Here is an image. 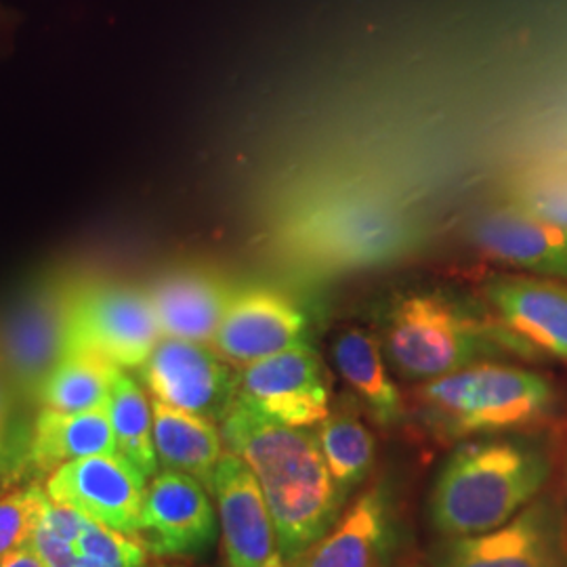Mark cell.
<instances>
[{
  "mask_svg": "<svg viewBox=\"0 0 567 567\" xmlns=\"http://www.w3.org/2000/svg\"><path fill=\"white\" fill-rule=\"evenodd\" d=\"M221 435L225 447L255 473L286 567L292 566L339 519L347 501L326 465L316 431L280 425L234 400Z\"/></svg>",
  "mask_w": 567,
  "mask_h": 567,
  "instance_id": "1",
  "label": "cell"
},
{
  "mask_svg": "<svg viewBox=\"0 0 567 567\" xmlns=\"http://www.w3.org/2000/svg\"><path fill=\"white\" fill-rule=\"evenodd\" d=\"M550 477L547 452L519 437L475 440L456 447L431 489L429 519L444 538L475 536L511 522Z\"/></svg>",
  "mask_w": 567,
  "mask_h": 567,
  "instance_id": "2",
  "label": "cell"
},
{
  "mask_svg": "<svg viewBox=\"0 0 567 567\" xmlns=\"http://www.w3.org/2000/svg\"><path fill=\"white\" fill-rule=\"evenodd\" d=\"M379 341L391 368L416 383L508 353H534L494 313H477L454 297L426 290L405 292L389 303Z\"/></svg>",
  "mask_w": 567,
  "mask_h": 567,
  "instance_id": "3",
  "label": "cell"
},
{
  "mask_svg": "<svg viewBox=\"0 0 567 567\" xmlns=\"http://www.w3.org/2000/svg\"><path fill=\"white\" fill-rule=\"evenodd\" d=\"M416 402L440 440L463 442L538 426L557 395L547 377L487 360L426 381L416 389Z\"/></svg>",
  "mask_w": 567,
  "mask_h": 567,
  "instance_id": "4",
  "label": "cell"
},
{
  "mask_svg": "<svg viewBox=\"0 0 567 567\" xmlns=\"http://www.w3.org/2000/svg\"><path fill=\"white\" fill-rule=\"evenodd\" d=\"M163 330L145 288L93 284L74 288L68 318V355L100 358L122 370H140Z\"/></svg>",
  "mask_w": 567,
  "mask_h": 567,
  "instance_id": "5",
  "label": "cell"
},
{
  "mask_svg": "<svg viewBox=\"0 0 567 567\" xmlns=\"http://www.w3.org/2000/svg\"><path fill=\"white\" fill-rule=\"evenodd\" d=\"M433 567H567V513L553 496L529 503L511 522L475 536L444 538Z\"/></svg>",
  "mask_w": 567,
  "mask_h": 567,
  "instance_id": "6",
  "label": "cell"
},
{
  "mask_svg": "<svg viewBox=\"0 0 567 567\" xmlns=\"http://www.w3.org/2000/svg\"><path fill=\"white\" fill-rule=\"evenodd\" d=\"M76 286L47 282L21 301L0 330V368L20 398L34 402L68 355V318Z\"/></svg>",
  "mask_w": 567,
  "mask_h": 567,
  "instance_id": "7",
  "label": "cell"
},
{
  "mask_svg": "<svg viewBox=\"0 0 567 567\" xmlns=\"http://www.w3.org/2000/svg\"><path fill=\"white\" fill-rule=\"evenodd\" d=\"M236 400L280 425L311 429L330 414L332 385L318 351L299 344L243 365Z\"/></svg>",
  "mask_w": 567,
  "mask_h": 567,
  "instance_id": "8",
  "label": "cell"
},
{
  "mask_svg": "<svg viewBox=\"0 0 567 567\" xmlns=\"http://www.w3.org/2000/svg\"><path fill=\"white\" fill-rule=\"evenodd\" d=\"M140 377L156 402L217 425L236 400L238 372L206 343L163 337L140 368Z\"/></svg>",
  "mask_w": 567,
  "mask_h": 567,
  "instance_id": "9",
  "label": "cell"
},
{
  "mask_svg": "<svg viewBox=\"0 0 567 567\" xmlns=\"http://www.w3.org/2000/svg\"><path fill=\"white\" fill-rule=\"evenodd\" d=\"M49 498L122 534L140 536L147 477L121 452L95 454L55 468Z\"/></svg>",
  "mask_w": 567,
  "mask_h": 567,
  "instance_id": "10",
  "label": "cell"
},
{
  "mask_svg": "<svg viewBox=\"0 0 567 567\" xmlns=\"http://www.w3.org/2000/svg\"><path fill=\"white\" fill-rule=\"evenodd\" d=\"M219 519L208 487L196 477L164 468L145 492L140 538L150 555L189 559L208 553L217 540Z\"/></svg>",
  "mask_w": 567,
  "mask_h": 567,
  "instance_id": "11",
  "label": "cell"
},
{
  "mask_svg": "<svg viewBox=\"0 0 567 567\" xmlns=\"http://www.w3.org/2000/svg\"><path fill=\"white\" fill-rule=\"evenodd\" d=\"M208 492L217 505L225 567H286L261 486L238 454L224 452Z\"/></svg>",
  "mask_w": 567,
  "mask_h": 567,
  "instance_id": "12",
  "label": "cell"
},
{
  "mask_svg": "<svg viewBox=\"0 0 567 567\" xmlns=\"http://www.w3.org/2000/svg\"><path fill=\"white\" fill-rule=\"evenodd\" d=\"M309 316L295 299L274 288H248L231 299L210 347L225 362L243 368L309 344Z\"/></svg>",
  "mask_w": 567,
  "mask_h": 567,
  "instance_id": "13",
  "label": "cell"
},
{
  "mask_svg": "<svg viewBox=\"0 0 567 567\" xmlns=\"http://www.w3.org/2000/svg\"><path fill=\"white\" fill-rule=\"evenodd\" d=\"M25 548L44 567H147L150 557L140 536L110 529L53 501Z\"/></svg>",
  "mask_w": 567,
  "mask_h": 567,
  "instance_id": "14",
  "label": "cell"
},
{
  "mask_svg": "<svg viewBox=\"0 0 567 567\" xmlns=\"http://www.w3.org/2000/svg\"><path fill=\"white\" fill-rule=\"evenodd\" d=\"M484 299L501 324L532 351L567 362V284L532 276H492Z\"/></svg>",
  "mask_w": 567,
  "mask_h": 567,
  "instance_id": "15",
  "label": "cell"
},
{
  "mask_svg": "<svg viewBox=\"0 0 567 567\" xmlns=\"http://www.w3.org/2000/svg\"><path fill=\"white\" fill-rule=\"evenodd\" d=\"M473 243L501 264L548 278H567V229L526 210L501 204L484 210L471 225Z\"/></svg>",
  "mask_w": 567,
  "mask_h": 567,
  "instance_id": "16",
  "label": "cell"
},
{
  "mask_svg": "<svg viewBox=\"0 0 567 567\" xmlns=\"http://www.w3.org/2000/svg\"><path fill=\"white\" fill-rule=\"evenodd\" d=\"M393 540L385 484L365 487L324 536L288 567H383Z\"/></svg>",
  "mask_w": 567,
  "mask_h": 567,
  "instance_id": "17",
  "label": "cell"
},
{
  "mask_svg": "<svg viewBox=\"0 0 567 567\" xmlns=\"http://www.w3.org/2000/svg\"><path fill=\"white\" fill-rule=\"evenodd\" d=\"M163 337L213 343L236 290L204 269H179L145 288Z\"/></svg>",
  "mask_w": 567,
  "mask_h": 567,
  "instance_id": "18",
  "label": "cell"
},
{
  "mask_svg": "<svg viewBox=\"0 0 567 567\" xmlns=\"http://www.w3.org/2000/svg\"><path fill=\"white\" fill-rule=\"evenodd\" d=\"M330 353L344 385L377 425L395 426L404 421V395L391 379L379 337L362 328H347L334 337Z\"/></svg>",
  "mask_w": 567,
  "mask_h": 567,
  "instance_id": "19",
  "label": "cell"
},
{
  "mask_svg": "<svg viewBox=\"0 0 567 567\" xmlns=\"http://www.w3.org/2000/svg\"><path fill=\"white\" fill-rule=\"evenodd\" d=\"M114 452L118 450L105 410L61 412L41 408L30 426L25 468L49 477L65 463Z\"/></svg>",
  "mask_w": 567,
  "mask_h": 567,
  "instance_id": "20",
  "label": "cell"
},
{
  "mask_svg": "<svg viewBox=\"0 0 567 567\" xmlns=\"http://www.w3.org/2000/svg\"><path fill=\"white\" fill-rule=\"evenodd\" d=\"M152 410L158 463L210 486L213 473L225 452L224 435L217 423L156 400H152Z\"/></svg>",
  "mask_w": 567,
  "mask_h": 567,
  "instance_id": "21",
  "label": "cell"
},
{
  "mask_svg": "<svg viewBox=\"0 0 567 567\" xmlns=\"http://www.w3.org/2000/svg\"><path fill=\"white\" fill-rule=\"evenodd\" d=\"M105 412L114 431L116 450L152 480L161 466L154 446V410L142 383L122 368L112 372Z\"/></svg>",
  "mask_w": 567,
  "mask_h": 567,
  "instance_id": "22",
  "label": "cell"
},
{
  "mask_svg": "<svg viewBox=\"0 0 567 567\" xmlns=\"http://www.w3.org/2000/svg\"><path fill=\"white\" fill-rule=\"evenodd\" d=\"M114 368L116 365H110L93 355L70 353L44 379L34 395V404L61 412L105 410Z\"/></svg>",
  "mask_w": 567,
  "mask_h": 567,
  "instance_id": "23",
  "label": "cell"
},
{
  "mask_svg": "<svg viewBox=\"0 0 567 567\" xmlns=\"http://www.w3.org/2000/svg\"><path fill=\"white\" fill-rule=\"evenodd\" d=\"M316 435L332 480L349 496L365 482L374 466V435L358 416L349 412H330L316 429Z\"/></svg>",
  "mask_w": 567,
  "mask_h": 567,
  "instance_id": "24",
  "label": "cell"
},
{
  "mask_svg": "<svg viewBox=\"0 0 567 567\" xmlns=\"http://www.w3.org/2000/svg\"><path fill=\"white\" fill-rule=\"evenodd\" d=\"M505 203L567 229V166L529 171L508 187Z\"/></svg>",
  "mask_w": 567,
  "mask_h": 567,
  "instance_id": "25",
  "label": "cell"
},
{
  "mask_svg": "<svg viewBox=\"0 0 567 567\" xmlns=\"http://www.w3.org/2000/svg\"><path fill=\"white\" fill-rule=\"evenodd\" d=\"M51 498L44 486H28L0 494V561L28 547Z\"/></svg>",
  "mask_w": 567,
  "mask_h": 567,
  "instance_id": "26",
  "label": "cell"
},
{
  "mask_svg": "<svg viewBox=\"0 0 567 567\" xmlns=\"http://www.w3.org/2000/svg\"><path fill=\"white\" fill-rule=\"evenodd\" d=\"M16 389L7 381L0 368V480L25 471L30 426L18 416Z\"/></svg>",
  "mask_w": 567,
  "mask_h": 567,
  "instance_id": "27",
  "label": "cell"
},
{
  "mask_svg": "<svg viewBox=\"0 0 567 567\" xmlns=\"http://www.w3.org/2000/svg\"><path fill=\"white\" fill-rule=\"evenodd\" d=\"M0 567H44L39 557L30 550V548H20L16 553H11L9 557H4L0 561Z\"/></svg>",
  "mask_w": 567,
  "mask_h": 567,
  "instance_id": "28",
  "label": "cell"
},
{
  "mask_svg": "<svg viewBox=\"0 0 567 567\" xmlns=\"http://www.w3.org/2000/svg\"><path fill=\"white\" fill-rule=\"evenodd\" d=\"M566 496H567V463H566Z\"/></svg>",
  "mask_w": 567,
  "mask_h": 567,
  "instance_id": "29",
  "label": "cell"
},
{
  "mask_svg": "<svg viewBox=\"0 0 567 567\" xmlns=\"http://www.w3.org/2000/svg\"><path fill=\"white\" fill-rule=\"evenodd\" d=\"M158 567H179V566H158Z\"/></svg>",
  "mask_w": 567,
  "mask_h": 567,
  "instance_id": "30",
  "label": "cell"
},
{
  "mask_svg": "<svg viewBox=\"0 0 567 567\" xmlns=\"http://www.w3.org/2000/svg\"><path fill=\"white\" fill-rule=\"evenodd\" d=\"M416 567H423V566H416Z\"/></svg>",
  "mask_w": 567,
  "mask_h": 567,
  "instance_id": "31",
  "label": "cell"
}]
</instances>
